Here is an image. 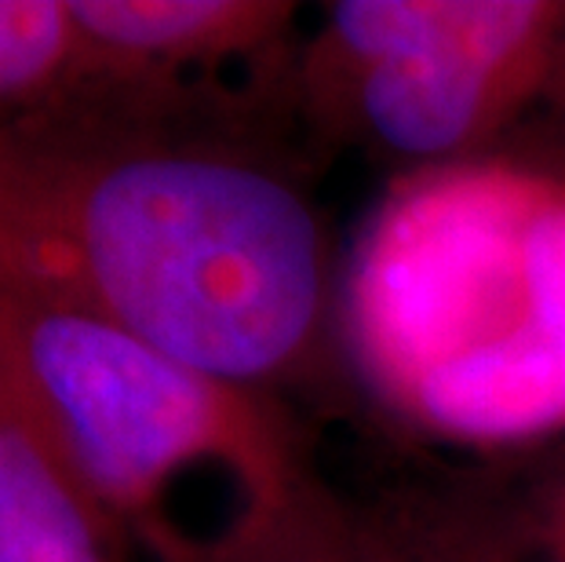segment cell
Masks as SVG:
<instances>
[{
	"mask_svg": "<svg viewBox=\"0 0 565 562\" xmlns=\"http://www.w3.org/2000/svg\"><path fill=\"white\" fill-rule=\"evenodd\" d=\"M0 282L270 399L329 332L332 248L252 121L44 103L0 125Z\"/></svg>",
	"mask_w": 565,
	"mask_h": 562,
	"instance_id": "1",
	"label": "cell"
},
{
	"mask_svg": "<svg viewBox=\"0 0 565 562\" xmlns=\"http://www.w3.org/2000/svg\"><path fill=\"white\" fill-rule=\"evenodd\" d=\"M0 399L158 562H226L310 478L270 399L11 282Z\"/></svg>",
	"mask_w": 565,
	"mask_h": 562,
	"instance_id": "2",
	"label": "cell"
},
{
	"mask_svg": "<svg viewBox=\"0 0 565 562\" xmlns=\"http://www.w3.org/2000/svg\"><path fill=\"white\" fill-rule=\"evenodd\" d=\"M351 321L416 421L467 438L565 421V190L497 169L405 190L365 237Z\"/></svg>",
	"mask_w": 565,
	"mask_h": 562,
	"instance_id": "3",
	"label": "cell"
},
{
	"mask_svg": "<svg viewBox=\"0 0 565 562\" xmlns=\"http://www.w3.org/2000/svg\"><path fill=\"white\" fill-rule=\"evenodd\" d=\"M565 70V4L343 0L303 59L315 95L391 158H463Z\"/></svg>",
	"mask_w": 565,
	"mask_h": 562,
	"instance_id": "4",
	"label": "cell"
},
{
	"mask_svg": "<svg viewBox=\"0 0 565 562\" xmlns=\"http://www.w3.org/2000/svg\"><path fill=\"white\" fill-rule=\"evenodd\" d=\"M139 548L0 399V562H131Z\"/></svg>",
	"mask_w": 565,
	"mask_h": 562,
	"instance_id": "5",
	"label": "cell"
},
{
	"mask_svg": "<svg viewBox=\"0 0 565 562\" xmlns=\"http://www.w3.org/2000/svg\"><path fill=\"white\" fill-rule=\"evenodd\" d=\"M226 562H511L497 541L358 516L307 478Z\"/></svg>",
	"mask_w": 565,
	"mask_h": 562,
	"instance_id": "6",
	"label": "cell"
},
{
	"mask_svg": "<svg viewBox=\"0 0 565 562\" xmlns=\"http://www.w3.org/2000/svg\"><path fill=\"white\" fill-rule=\"evenodd\" d=\"M74 59L77 33L66 0H0V125L52 99Z\"/></svg>",
	"mask_w": 565,
	"mask_h": 562,
	"instance_id": "7",
	"label": "cell"
},
{
	"mask_svg": "<svg viewBox=\"0 0 565 562\" xmlns=\"http://www.w3.org/2000/svg\"><path fill=\"white\" fill-rule=\"evenodd\" d=\"M540 548H544V562H565V489L547 505L544 526H540Z\"/></svg>",
	"mask_w": 565,
	"mask_h": 562,
	"instance_id": "8",
	"label": "cell"
}]
</instances>
